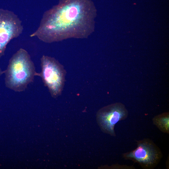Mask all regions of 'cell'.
<instances>
[{
  "label": "cell",
  "instance_id": "1",
  "mask_svg": "<svg viewBox=\"0 0 169 169\" xmlns=\"http://www.w3.org/2000/svg\"><path fill=\"white\" fill-rule=\"evenodd\" d=\"M96 10L92 0H59L44 13L30 35L47 43L88 38L94 31Z\"/></svg>",
  "mask_w": 169,
  "mask_h": 169
},
{
  "label": "cell",
  "instance_id": "2",
  "mask_svg": "<svg viewBox=\"0 0 169 169\" xmlns=\"http://www.w3.org/2000/svg\"><path fill=\"white\" fill-rule=\"evenodd\" d=\"M4 73L6 87L17 92L25 90L38 75L29 54L23 48L12 55Z\"/></svg>",
  "mask_w": 169,
  "mask_h": 169
},
{
  "label": "cell",
  "instance_id": "3",
  "mask_svg": "<svg viewBox=\"0 0 169 169\" xmlns=\"http://www.w3.org/2000/svg\"><path fill=\"white\" fill-rule=\"evenodd\" d=\"M40 62L41 71L38 76L41 78L51 96L56 98L61 95L63 90L66 70L63 65L53 57L43 55Z\"/></svg>",
  "mask_w": 169,
  "mask_h": 169
},
{
  "label": "cell",
  "instance_id": "4",
  "mask_svg": "<svg viewBox=\"0 0 169 169\" xmlns=\"http://www.w3.org/2000/svg\"><path fill=\"white\" fill-rule=\"evenodd\" d=\"M137 147L134 150L123 153L122 158L138 163L144 169H153L162 157L159 147L149 138L136 141Z\"/></svg>",
  "mask_w": 169,
  "mask_h": 169
},
{
  "label": "cell",
  "instance_id": "5",
  "mask_svg": "<svg viewBox=\"0 0 169 169\" xmlns=\"http://www.w3.org/2000/svg\"><path fill=\"white\" fill-rule=\"evenodd\" d=\"M128 111L120 102H116L103 107L97 112V123L101 131L110 135L115 136V126L118 122L127 117Z\"/></svg>",
  "mask_w": 169,
  "mask_h": 169
},
{
  "label": "cell",
  "instance_id": "6",
  "mask_svg": "<svg viewBox=\"0 0 169 169\" xmlns=\"http://www.w3.org/2000/svg\"><path fill=\"white\" fill-rule=\"evenodd\" d=\"M23 29L22 21L16 14L0 9V58L4 55L8 43L19 36Z\"/></svg>",
  "mask_w": 169,
  "mask_h": 169
},
{
  "label": "cell",
  "instance_id": "7",
  "mask_svg": "<svg viewBox=\"0 0 169 169\" xmlns=\"http://www.w3.org/2000/svg\"><path fill=\"white\" fill-rule=\"evenodd\" d=\"M153 124L161 132L169 134V113L165 112L155 116L152 119Z\"/></svg>",
  "mask_w": 169,
  "mask_h": 169
},
{
  "label": "cell",
  "instance_id": "8",
  "mask_svg": "<svg viewBox=\"0 0 169 169\" xmlns=\"http://www.w3.org/2000/svg\"><path fill=\"white\" fill-rule=\"evenodd\" d=\"M4 71H3L0 67V76L2 75V74L4 73Z\"/></svg>",
  "mask_w": 169,
  "mask_h": 169
}]
</instances>
